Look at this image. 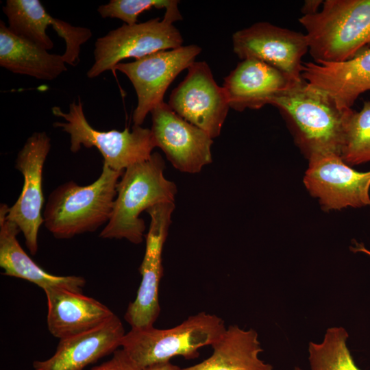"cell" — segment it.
Listing matches in <instances>:
<instances>
[{"label": "cell", "instance_id": "cell-1", "mask_svg": "<svg viewBox=\"0 0 370 370\" xmlns=\"http://www.w3.org/2000/svg\"><path fill=\"white\" fill-rule=\"evenodd\" d=\"M269 104L278 109L305 156H341L345 126L352 108L343 110L323 92L303 79L274 97Z\"/></svg>", "mask_w": 370, "mask_h": 370}, {"label": "cell", "instance_id": "cell-2", "mask_svg": "<svg viewBox=\"0 0 370 370\" xmlns=\"http://www.w3.org/2000/svg\"><path fill=\"white\" fill-rule=\"evenodd\" d=\"M164 169L162 156L154 152L148 160L123 171L111 217L99 237L125 238L135 245L143 242L145 223L140 214L156 205L175 201L177 187L165 177Z\"/></svg>", "mask_w": 370, "mask_h": 370}, {"label": "cell", "instance_id": "cell-3", "mask_svg": "<svg viewBox=\"0 0 370 370\" xmlns=\"http://www.w3.org/2000/svg\"><path fill=\"white\" fill-rule=\"evenodd\" d=\"M123 173L103 164L99 177L88 185L69 181L58 186L50 193L43 212L45 227L55 238L68 239L108 223Z\"/></svg>", "mask_w": 370, "mask_h": 370}, {"label": "cell", "instance_id": "cell-4", "mask_svg": "<svg viewBox=\"0 0 370 370\" xmlns=\"http://www.w3.org/2000/svg\"><path fill=\"white\" fill-rule=\"evenodd\" d=\"M299 22L314 62H341L370 48V0H325Z\"/></svg>", "mask_w": 370, "mask_h": 370}, {"label": "cell", "instance_id": "cell-5", "mask_svg": "<svg viewBox=\"0 0 370 370\" xmlns=\"http://www.w3.org/2000/svg\"><path fill=\"white\" fill-rule=\"evenodd\" d=\"M222 319L205 312L188 317L181 324L168 329L153 326L131 328L125 334L121 349L141 370L168 362L175 356L193 359L199 349L212 345L225 332Z\"/></svg>", "mask_w": 370, "mask_h": 370}, {"label": "cell", "instance_id": "cell-6", "mask_svg": "<svg viewBox=\"0 0 370 370\" xmlns=\"http://www.w3.org/2000/svg\"><path fill=\"white\" fill-rule=\"evenodd\" d=\"M52 113L65 121L54 122L55 127L60 128L70 135V149L77 153L84 146L96 147L103 157V164L112 169L123 171L127 167L148 160L157 144L151 129L134 125L120 132H107L93 128L88 122L80 97L77 102L69 105V112L60 107L51 108Z\"/></svg>", "mask_w": 370, "mask_h": 370}, {"label": "cell", "instance_id": "cell-7", "mask_svg": "<svg viewBox=\"0 0 370 370\" xmlns=\"http://www.w3.org/2000/svg\"><path fill=\"white\" fill-rule=\"evenodd\" d=\"M182 18L164 14L163 19H150L133 25L124 24L98 38L95 43L94 62L87 72L95 78L105 71L114 70L121 60L140 59L151 53L182 46L183 38L173 23Z\"/></svg>", "mask_w": 370, "mask_h": 370}, {"label": "cell", "instance_id": "cell-8", "mask_svg": "<svg viewBox=\"0 0 370 370\" xmlns=\"http://www.w3.org/2000/svg\"><path fill=\"white\" fill-rule=\"evenodd\" d=\"M201 51L198 45L182 46L114 66V70L128 77L137 95L138 103L133 113L134 125H141L148 113L164 102L168 87L183 70L195 62Z\"/></svg>", "mask_w": 370, "mask_h": 370}, {"label": "cell", "instance_id": "cell-9", "mask_svg": "<svg viewBox=\"0 0 370 370\" xmlns=\"http://www.w3.org/2000/svg\"><path fill=\"white\" fill-rule=\"evenodd\" d=\"M174 209L172 202L156 205L146 211L150 223L145 236V252L139 267L141 282L136 297L128 305L124 316L132 328L152 327L159 316V284L163 275L162 254Z\"/></svg>", "mask_w": 370, "mask_h": 370}, {"label": "cell", "instance_id": "cell-10", "mask_svg": "<svg viewBox=\"0 0 370 370\" xmlns=\"http://www.w3.org/2000/svg\"><path fill=\"white\" fill-rule=\"evenodd\" d=\"M50 149L47 134L34 132L18 151L15 162V169L22 173L24 182L18 198L8 208L6 219L20 229L32 255L37 253L38 230L44 223L42 171Z\"/></svg>", "mask_w": 370, "mask_h": 370}, {"label": "cell", "instance_id": "cell-11", "mask_svg": "<svg viewBox=\"0 0 370 370\" xmlns=\"http://www.w3.org/2000/svg\"><path fill=\"white\" fill-rule=\"evenodd\" d=\"M187 69L184 80L171 93L168 104L180 116L216 138L230 108L227 95L206 62H195Z\"/></svg>", "mask_w": 370, "mask_h": 370}, {"label": "cell", "instance_id": "cell-12", "mask_svg": "<svg viewBox=\"0 0 370 370\" xmlns=\"http://www.w3.org/2000/svg\"><path fill=\"white\" fill-rule=\"evenodd\" d=\"M308 160L304 184L323 210L370 206V171H357L338 155L319 156Z\"/></svg>", "mask_w": 370, "mask_h": 370}, {"label": "cell", "instance_id": "cell-13", "mask_svg": "<svg viewBox=\"0 0 370 370\" xmlns=\"http://www.w3.org/2000/svg\"><path fill=\"white\" fill-rule=\"evenodd\" d=\"M232 43L234 52L241 60L258 59L296 81L302 79V58L309 51L306 34L260 22L236 32Z\"/></svg>", "mask_w": 370, "mask_h": 370}, {"label": "cell", "instance_id": "cell-14", "mask_svg": "<svg viewBox=\"0 0 370 370\" xmlns=\"http://www.w3.org/2000/svg\"><path fill=\"white\" fill-rule=\"evenodd\" d=\"M150 113L157 147L177 170L197 173L212 162L213 138L205 131L180 116L164 102Z\"/></svg>", "mask_w": 370, "mask_h": 370}, {"label": "cell", "instance_id": "cell-15", "mask_svg": "<svg viewBox=\"0 0 370 370\" xmlns=\"http://www.w3.org/2000/svg\"><path fill=\"white\" fill-rule=\"evenodd\" d=\"M3 12L12 33L47 51L54 46L46 33L47 27L51 26L65 41L66 49L62 56L71 66L78 64L81 46L92 35L88 28L73 26L53 17L38 0H7Z\"/></svg>", "mask_w": 370, "mask_h": 370}, {"label": "cell", "instance_id": "cell-16", "mask_svg": "<svg viewBox=\"0 0 370 370\" xmlns=\"http://www.w3.org/2000/svg\"><path fill=\"white\" fill-rule=\"evenodd\" d=\"M300 81L263 61L246 58L224 78L222 87L230 108L243 112L269 104L274 97Z\"/></svg>", "mask_w": 370, "mask_h": 370}, {"label": "cell", "instance_id": "cell-17", "mask_svg": "<svg viewBox=\"0 0 370 370\" xmlns=\"http://www.w3.org/2000/svg\"><path fill=\"white\" fill-rule=\"evenodd\" d=\"M301 77L341 109L352 108L360 95L370 90V48L344 62H303Z\"/></svg>", "mask_w": 370, "mask_h": 370}, {"label": "cell", "instance_id": "cell-18", "mask_svg": "<svg viewBox=\"0 0 370 370\" xmlns=\"http://www.w3.org/2000/svg\"><path fill=\"white\" fill-rule=\"evenodd\" d=\"M121 319L114 314L89 331L60 340L55 353L35 360L34 370H84L88 365L116 351L125 335Z\"/></svg>", "mask_w": 370, "mask_h": 370}, {"label": "cell", "instance_id": "cell-19", "mask_svg": "<svg viewBox=\"0 0 370 370\" xmlns=\"http://www.w3.org/2000/svg\"><path fill=\"white\" fill-rule=\"evenodd\" d=\"M47 301V327L60 340L92 330L114 312L99 301L59 286L44 290Z\"/></svg>", "mask_w": 370, "mask_h": 370}, {"label": "cell", "instance_id": "cell-20", "mask_svg": "<svg viewBox=\"0 0 370 370\" xmlns=\"http://www.w3.org/2000/svg\"><path fill=\"white\" fill-rule=\"evenodd\" d=\"M9 207L0 206V267L3 274L27 280L45 289L59 286L82 293L86 280L76 275H56L39 267L23 249L16 236L18 226L6 219Z\"/></svg>", "mask_w": 370, "mask_h": 370}, {"label": "cell", "instance_id": "cell-21", "mask_svg": "<svg viewBox=\"0 0 370 370\" xmlns=\"http://www.w3.org/2000/svg\"><path fill=\"white\" fill-rule=\"evenodd\" d=\"M0 66L14 73L53 80L67 70L62 55L50 53L12 33L0 21Z\"/></svg>", "mask_w": 370, "mask_h": 370}, {"label": "cell", "instance_id": "cell-22", "mask_svg": "<svg viewBox=\"0 0 370 370\" xmlns=\"http://www.w3.org/2000/svg\"><path fill=\"white\" fill-rule=\"evenodd\" d=\"M207 359L181 370H273V366L260 359L263 349L256 330L230 325L212 345Z\"/></svg>", "mask_w": 370, "mask_h": 370}, {"label": "cell", "instance_id": "cell-23", "mask_svg": "<svg viewBox=\"0 0 370 370\" xmlns=\"http://www.w3.org/2000/svg\"><path fill=\"white\" fill-rule=\"evenodd\" d=\"M348 333L342 327L328 328L321 343L310 342L311 370H360L347 346Z\"/></svg>", "mask_w": 370, "mask_h": 370}, {"label": "cell", "instance_id": "cell-24", "mask_svg": "<svg viewBox=\"0 0 370 370\" xmlns=\"http://www.w3.org/2000/svg\"><path fill=\"white\" fill-rule=\"evenodd\" d=\"M341 157L352 166L370 162V101L352 110L346 121Z\"/></svg>", "mask_w": 370, "mask_h": 370}, {"label": "cell", "instance_id": "cell-25", "mask_svg": "<svg viewBox=\"0 0 370 370\" xmlns=\"http://www.w3.org/2000/svg\"><path fill=\"white\" fill-rule=\"evenodd\" d=\"M178 3L176 0H111L99 6L97 12L103 18H119L127 25H133L143 12L153 8L171 10L177 8Z\"/></svg>", "mask_w": 370, "mask_h": 370}, {"label": "cell", "instance_id": "cell-26", "mask_svg": "<svg viewBox=\"0 0 370 370\" xmlns=\"http://www.w3.org/2000/svg\"><path fill=\"white\" fill-rule=\"evenodd\" d=\"M91 370H141L128 357L122 349H117L113 353L111 359Z\"/></svg>", "mask_w": 370, "mask_h": 370}, {"label": "cell", "instance_id": "cell-27", "mask_svg": "<svg viewBox=\"0 0 370 370\" xmlns=\"http://www.w3.org/2000/svg\"><path fill=\"white\" fill-rule=\"evenodd\" d=\"M323 3L322 0H306L302 6L301 12L303 15L314 14L319 11L318 9Z\"/></svg>", "mask_w": 370, "mask_h": 370}, {"label": "cell", "instance_id": "cell-28", "mask_svg": "<svg viewBox=\"0 0 370 370\" xmlns=\"http://www.w3.org/2000/svg\"><path fill=\"white\" fill-rule=\"evenodd\" d=\"M180 367L171 363L169 361L156 364L142 370H181Z\"/></svg>", "mask_w": 370, "mask_h": 370}, {"label": "cell", "instance_id": "cell-29", "mask_svg": "<svg viewBox=\"0 0 370 370\" xmlns=\"http://www.w3.org/2000/svg\"><path fill=\"white\" fill-rule=\"evenodd\" d=\"M355 247H351L350 249L354 252H363L370 256V251L365 247L363 244L355 242Z\"/></svg>", "mask_w": 370, "mask_h": 370}, {"label": "cell", "instance_id": "cell-30", "mask_svg": "<svg viewBox=\"0 0 370 370\" xmlns=\"http://www.w3.org/2000/svg\"><path fill=\"white\" fill-rule=\"evenodd\" d=\"M293 370H301V369L299 367H296L294 368Z\"/></svg>", "mask_w": 370, "mask_h": 370}]
</instances>
